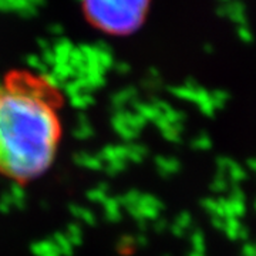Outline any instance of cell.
<instances>
[{
    "label": "cell",
    "instance_id": "obj_1",
    "mask_svg": "<svg viewBox=\"0 0 256 256\" xmlns=\"http://www.w3.org/2000/svg\"><path fill=\"white\" fill-rule=\"evenodd\" d=\"M60 106L43 76L18 72L0 82V174L28 181L46 171L62 137Z\"/></svg>",
    "mask_w": 256,
    "mask_h": 256
},
{
    "label": "cell",
    "instance_id": "obj_2",
    "mask_svg": "<svg viewBox=\"0 0 256 256\" xmlns=\"http://www.w3.org/2000/svg\"><path fill=\"white\" fill-rule=\"evenodd\" d=\"M86 18L110 34H130L141 28L150 0H82Z\"/></svg>",
    "mask_w": 256,
    "mask_h": 256
},
{
    "label": "cell",
    "instance_id": "obj_3",
    "mask_svg": "<svg viewBox=\"0 0 256 256\" xmlns=\"http://www.w3.org/2000/svg\"><path fill=\"white\" fill-rule=\"evenodd\" d=\"M232 0H218V3L220 4H228V3H230Z\"/></svg>",
    "mask_w": 256,
    "mask_h": 256
}]
</instances>
